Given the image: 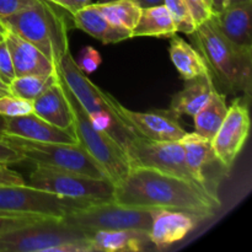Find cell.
<instances>
[{"label":"cell","mask_w":252,"mask_h":252,"mask_svg":"<svg viewBox=\"0 0 252 252\" xmlns=\"http://www.w3.org/2000/svg\"><path fill=\"white\" fill-rule=\"evenodd\" d=\"M113 199L140 208H167L187 212L202 221L220 207L216 193L207 186L149 167L132 166L115 185Z\"/></svg>","instance_id":"cell-1"},{"label":"cell","mask_w":252,"mask_h":252,"mask_svg":"<svg viewBox=\"0 0 252 252\" xmlns=\"http://www.w3.org/2000/svg\"><path fill=\"white\" fill-rule=\"evenodd\" d=\"M59 76L65 81L71 93L75 95L84 110L88 112L91 122L97 129L112 135L126 149L128 143L137 137L118 116L112 105V95L96 86L76 64L70 49L65 52L57 64Z\"/></svg>","instance_id":"cell-2"},{"label":"cell","mask_w":252,"mask_h":252,"mask_svg":"<svg viewBox=\"0 0 252 252\" xmlns=\"http://www.w3.org/2000/svg\"><path fill=\"white\" fill-rule=\"evenodd\" d=\"M192 34L199 52L219 80L233 91L250 95L252 49L231 43L219 31L212 17L198 25Z\"/></svg>","instance_id":"cell-3"},{"label":"cell","mask_w":252,"mask_h":252,"mask_svg":"<svg viewBox=\"0 0 252 252\" xmlns=\"http://www.w3.org/2000/svg\"><path fill=\"white\" fill-rule=\"evenodd\" d=\"M49 4L38 0L17 14L0 19V25L37 47L57 65L69 49L68 30L63 17Z\"/></svg>","instance_id":"cell-4"},{"label":"cell","mask_w":252,"mask_h":252,"mask_svg":"<svg viewBox=\"0 0 252 252\" xmlns=\"http://www.w3.org/2000/svg\"><path fill=\"white\" fill-rule=\"evenodd\" d=\"M58 78L73 116V132L76 137V142L105 170L108 179L116 185L125 179L130 169V162L126 150L112 135L105 130L97 129L93 125L88 112L84 110L59 74Z\"/></svg>","instance_id":"cell-5"},{"label":"cell","mask_w":252,"mask_h":252,"mask_svg":"<svg viewBox=\"0 0 252 252\" xmlns=\"http://www.w3.org/2000/svg\"><path fill=\"white\" fill-rule=\"evenodd\" d=\"M68 243H89V235L64 219L46 218L0 233V252H54Z\"/></svg>","instance_id":"cell-6"},{"label":"cell","mask_w":252,"mask_h":252,"mask_svg":"<svg viewBox=\"0 0 252 252\" xmlns=\"http://www.w3.org/2000/svg\"><path fill=\"white\" fill-rule=\"evenodd\" d=\"M5 140L19 150L24 160L34 165L56 167L100 179H108L105 170L79 143H43L5 135Z\"/></svg>","instance_id":"cell-7"},{"label":"cell","mask_w":252,"mask_h":252,"mask_svg":"<svg viewBox=\"0 0 252 252\" xmlns=\"http://www.w3.org/2000/svg\"><path fill=\"white\" fill-rule=\"evenodd\" d=\"M157 209L126 206L112 199L86 206L63 219L88 235L98 230L120 229H135L149 233L153 216Z\"/></svg>","instance_id":"cell-8"},{"label":"cell","mask_w":252,"mask_h":252,"mask_svg":"<svg viewBox=\"0 0 252 252\" xmlns=\"http://www.w3.org/2000/svg\"><path fill=\"white\" fill-rule=\"evenodd\" d=\"M27 185L89 203L112 201L115 194V184L110 179L88 176L44 165H36V169L30 174Z\"/></svg>","instance_id":"cell-9"},{"label":"cell","mask_w":252,"mask_h":252,"mask_svg":"<svg viewBox=\"0 0 252 252\" xmlns=\"http://www.w3.org/2000/svg\"><path fill=\"white\" fill-rule=\"evenodd\" d=\"M90 204L94 203L58 196L27 184L0 186V214L63 219L68 214Z\"/></svg>","instance_id":"cell-10"},{"label":"cell","mask_w":252,"mask_h":252,"mask_svg":"<svg viewBox=\"0 0 252 252\" xmlns=\"http://www.w3.org/2000/svg\"><path fill=\"white\" fill-rule=\"evenodd\" d=\"M125 150L130 167H149L197 182L187 167L184 148L180 140L155 142L137 135L128 143Z\"/></svg>","instance_id":"cell-11"},{"label":"cell","mask_w":252,"mask_h":252,"mask_svg":"<svg viewBox=\"0 0 252 252\" xmlns=\"http://www.w3.org/2000/svg\"><path fill=\"white\" fill-rule=\"evenodd\" d=\"M250 132L249 107L241 98H236L212 139V148L217 161L223 166L231 167L245 145Z\"/></svg>","instance_id":"cell-12"},{"label":"cell","mask_w":252,"mask_h":252,"mask_svg":"<svg viewBox=\"0 0 252 252\" xmlns=\"http://www.w3.org/2000/svg\"><path fill=\"white\" fill-rule=\"evenodd\" d=\"M112 105L121 120L139 137L155 142H179L186 134L179 122L169 110L138 112L121 105L112 96Z\"/></svg>","instance_id":"cell-13"},{"label":"cell","mask_w":252,"mask_h":252,"mask_svg":"<svg viewBox=\"0 0 252 252\" xmlns=\"http://www.w3.org/2000/svg\"><path fill=\"white\" fill-rule=\"evenodd\" d=\"M201 221V219L187 212L158 208L150 225V243L158 250H165L186 238Z\"/></svg>","instance_id":"cell-14"},{"label":"cell","mask_w":252,"mask_h":252,"mask_svg":"<svg viewBox=\"0 0 252 252\" xmlns=\"http://www.w3.org/2000/svg\"><path fill=\"white\" fill-rule=\"evenodd\" d=\"M2 38L9 48L16 76L49 75L56 73V64L26 39L7 30L2 31Z\"/></svg>","instance_id":"cell-15"},{"label":"cell","mask_w":252,"mask_h":252,"mask_svg":"<svg viewBox=\"0 0 252 252\" xmlns=\"http://www.w3.org/2000/svg\"><path fill=\"white\" fill-rule=\"evenodd\" d=\"M6 135L43 143H78L73 130L51 125L34 113L5 118Z\"/></svg>","instance_id":"cell-16"},{"label":"cell","mask_w":252,"mask_h":252,"mask_svg":"<svg viewBox=\"0 0 252 252\" xmlns=\"http://www.w3.org/2000/svg\"><path fill=\"white\" fill-rule=\"evenodd\" d=\"M252 1L226 6L213 12L212 19L226 39L241 48L252 49L251 34Z\"/></svg>","instance_id":"cell-17"},{"label":"cell","mask_w":252,"mask_h":252,"mask_svg":"<svg viewBox=\"0 0 252 252\" xmlns=\"http://www.w3.org/2000/svg\"><path fill=\"white\" fill-rule=\"evenodd\" d=\"M73 16L74 25L76 29L81 30L89 36L105 44L118 43L125 39L132 38V31L125 27L116 26L111 24L97 10L95 4H89L76 11Z\"/></svg>","instance_id":"cell-18"},{"label":"cell","mask_w":252,"mask_h":252,"mask_svg":"<svg viewBox=\"0 0 252 252\" xmlns=\"http://www.w3.org/2000/svg\"><path fill=\"white\" fill-rule=\"evenodd\" d=\"M89 243L94 252H139L152 244L148 231L135 229L95 231Z\"/></svg>","instance_id":"cell-19"},{"label":"cell","mask_w":252,"mask_h":252,"mask_svg":"<svg viewBox=\"0 0 252 252\" xmlns=\"http://www.w3.org/2000/svg\"><path fill=\"white\" fill-rule=\"evenodd\" d=\"M181 91L174 95L169 111L180 120L181 116L193 117L208 101L212 91L216 88L211 71L197 78L189 79Z\"/></svg>","instance_id":"cell-20"},{"label":"cell","mask_w":252,"mask_h":252,"mask_svg":"<svg viewBox=\"0 0 252 252\" xmlns=\"http://www.w3.org/2000/svg\"><path fill=\"white\" fill-rule=\"evenodd\" d=\"M32 105L33 113L42 120L63 129L73 130V116L59 78L57 83L34 98Z\"/></svg>","instance_id":"cell-21"},{"label":"cell","mask_w":252,"mask_h":252,"mask_svg":"<svg viewBox=\"0 0 252 252\" xmlns=\"http://www.w3.org/2000/svg\"><path fill=\"white\" fill-rule=\"evenodd\" d=\"M185 152V159L192 176L198 184L207 186V180L204 176V167L217 161L216 154L212 148V142L202 137L198 133H186L181 140Z\"/></svg>","instance_id":"cell-22"},{"label":"cell","mask_w":252,"mask_h":252,"mask_svg":"<svg viewBox=\"0 0 252 252\" xmlns=\"http://www.w3.org/2000/svg\"><path fill=\"white\" fill-rule=\"evenodd\" d=\"M169 54L172 64L184 80H189L211 71L201 52L176 34L171 37Z\"/></svg>","instance_id":"cell-23"},{"label":"cell","mask_w":252,"mask_h":252,"mask_svg":"<svg viewBox=\"0 0 252 252\" xmlns=\"http://www.w3.org/2000/svg\"><path fill=\"white\" fill-rule=\"evenodd\" d=\"M177 33L176 26L165 5L145 7L132 30V37H167Z\"/></svg>","instance_id":"cell-24"},{"label":"cell","mask_w":252,"mask_h":252,"mask_svg":"<svg viewBox=\"0 0 252 252\" xmlns=\"http://www.w3.org/2000/svg\"><path fill=\"white\" fill-rule=\"evenodd\" d=\"M228 113L225 96L218 93L216 88L212 91L206 105L193 116L194 132L212 142L219 127Z\"/></svg>","instance_id":"cell-25"},{"label":"cell","mask_w":252,"mask_h":252,"mask_svg":"<svg viewBox=\"0 0 252 252\" xmlns=\"http://www.w3.org/2000/svg\"><path fill=\"white\" fill-rule=\"evenodd\" d=\"M98 11L116 26L132 31L139 20L142 9L134 0H112L95 4Z\"/></svg>","instance_id":"cell-26"},{"label":"cell","mask_w":252,"mask_h":252,"mask_svg":"<svg viewBox=\"0 0 252 252\" xmlns=\"http://www.w3.org/2000/svg\"><path fill=\"white\" fill-rule=\"evenodd\" d=\"M58 80V73L49 75H21L15 76L14 80L9 84V91L11 95L25 100L33 101L43 91Z\"/></svg>","instance_id":"cell-27"},{"label":"cell","mask_w":252,"mask_h":252,"mask_svg":"<svg viewBox=\"0 0 252 252\" xmlns=\"http://www.w3.org/2000/svg\"><path fill=\"white\" fill-rule=\"evenodd\" d=\"M164 5L169 10L177 32L192 34L196 30V22L185 0H165Z\"/></svg>","instance_id":"cell-28"},{"label":"cell","mask_w":252,"mask_h":252,"mask_svg":"<svg viewBox=\"0 0 252 252\" xmlns=\"http://www.w3.org/2000/svg\"><path fill=\"white\" fill-rule=\"evenodd\" d=\"M33 113L32 101L6 94L0 96V115L5 118L19 117Z\"/></svg>","instance_id":"cell-29"},{"label":"cell","mask_w":252,"mask_h":252,"mask_svg":"<svg viewBox=\"0 0 252 252\" xmlns=\"http://www.w3.org/2000/svg\"><path fill=\"white\" fill-rule=\"evenodd\" d=\"M75 62L79 68H80V70H83L85 74H91L97 70L101 62H102V58H101V54L97 49L88 46L81 49L80 53H79L78 61Z\"/></svg>","instance_id":"cell-30"},{"label":"cell","mask_w":252,"mask_h":252,"mask_svg":"<svg viewBox=\"0 0 252 252\" xmlns=\"http://www.w3.org/2000/svg\"><path fill=\"white\" fill-rule=\"evenodd\" d=\"M48 217L41 216H20V214H0V233L9 231L11 229L20 228L34 221L42 220ZM58 219V218H57Z\"/></svg>","instance_id":"cell-31"},{"label":"cell","mask_w":252,"mask_h":252,"mask_svg":"<svg viewBox=\"0 0 252 252\" xmlns=\"http://www.w3.org/2000/svg\"><path fill=\"white\" fill-rule=\"evenodd\" d=\"M15 76L16 75H15L14 65H12L11 56L1 36L0 38V79L9 85L14 80Z\"/></svg>","instance_id":"cell-32"},{"label":"cell","mask_w":252,"mask_h":252,"mask_svg":"<svg viewBox=\"0 0 252 252\" xmlns=\"http://www.w3.org/2000/svg\"><path fill=\"white\" fill-rule=\"evenodd\" d=\"M191 11L196 26L203 24L208 19H211L213 15V10L209 6L206 0H185Z\"/></svg>","instance_id":"cell-33"},{"label":"cell","mask_w":252,"mask_h":252,"mask_svg":"<svg viewBox=\"0 0 252 252\" xmlns=\"http://www.w3.org/2000/svg\"><path fill=\"white\" fill-rule=\"evenodd\" d=\"M37 1L38 0H0V19L17 14Z\"/></svg>","instance_id":"cell-34"},{"label":"cell","mask_w":252,"mask_h":252,"mask_svg":"<svg viewBox=\"0 0 252 252\" xmlns=\"http://www.w3.org/2000/svg\"><path fill=\"white\" fill-rule=\"evenodd\" d=\"M24 161L19 150L15 149L7 140L0 139V164L12 165Z\"/></svg>","instance_id":"cell-35"},{"label":"cell","mask_w":252,"mask_h":252,"mask_svg":"<svg viewBox=\"0 0 252 252\" xmlns=\"http://www.w3.org/2000/svg\"><path fill=\"white\" fill-rule=\"evenodd\" d=\"M26 181L24 177L15 170L10 169L7 165L0 164V186H10V185H24Z\"/></svg>","instance_id":"cell-36"},{"label":"cell","mask_w":252,"mask_h":252,"mask_svg":"<svg viewBox=\"0 0 252 252\" xmlns=\"http://www.w3.org/2000/svg\"><path fill=\"white\" fill-rule=\"evenodd\" d=\"M89 4H90V0H61L58 6L63 7V9H65L66 11L73 15L76 11L83 9V7L88 6Z\"/></svg>","instance_id":"cell-37"},{"label":"cell","mask_w":252,"mask_h":252,"mask_svg":"<svg viewBox=\"0 0 252 252\" xmlns=\"http://www.w3.org/2000/svg\"><path fill=\"white\" fill-rule=\"evenodd\" d=\"M140 9H145V7H153L159 6V5H164L165 0H134Z\"/></svg>","instance_id":"cell-38"},{"label":"cell","mask_w":252,"mask_h":252,"mask_svg":"<svg viewBox=\"0 0 252 252\" xmlns=\"http://www.w3.org/2000/svg\"><path fill=\"white\" fill-rule=\"evenodd\" d=\"M211 5L213 12H218L228 6V0H211Z\"/></svg>","instance_id":"cell-39"},{"label":"cell","mask_w":252,"mask_h":252,"mask_svg":"<svg viewBox=\"0 0 252 252\" xmlns=\"http://www.w3.org/2000/svg\"><path fill=\"white\" fill-rule=\"evenodd\" d=\"M6 133H5V117L0 115V139H4Z\"/></svg>","instance_id":"cell-40"},{"label":"cell","mask_w":252,"mask_h":252,"mask_svg":"<svg viewBox=\"0 0 252 252\" xmlns=\"http://www.w3.org/2000/svg\"><path fill=\"white\" fill-rule=\"evenodd\" d=\"M6 94H10L9 85L0 79V95H6Z\"/></svg>","instance_id":"cell-41"},{"label":"cell","mask_w":252,"mask_h":252,"mask_svg":"<svg viewBox=\"0 0 252 252\" xmlns=\"http://www.w3.org/2000/svg\"><path fill=\"white\" fill-rule=\"evenodd\" d=\"M252 1V0H228V6L230 5H236V4H243V2Z\"/></svg>","instance_id":"cell-42"},{"label":"cell","mask_w":252,"mask_h":252,"mask_svg":"<svg viewBox=\"0 0 252 252\" xmlns=\"http://www.w3.org/2000/svg\"><path fill=\"white\" fill-rule=\"evenodd\" d=\"M46 1L51 2V4H54V5H58V4H59V1H61V0H46Z\"/></svg>","instance_id":"cell-43"},{"label":"cell","mask_w":252,"mask_h":252,"mask_svg":"<svg viewBox=\"0 0 252 252\" xmlns=\"http://www.w3.org/2000/svg\"><path fill=\"white\" fill-rule=\"evenodd\" d=\"M206 1H207V2H208V5H209V6H211V7H212V5H211V0H206Z\"/></svg>","instance_id":"cell-44"},{"label":"cell","mask_w":252,"mask_h":252,"mask_svg":"<svg viewBox=\"0 0 252 252\" xmlns=\"http://www.w3.org/2000/svg\"><path fill=\"white\" fill-rule=\"evenodd\" d=\"M2 31H4V30H2ZM2 31L0 32V38H1V36H2Z\"/></svg>","instance_id":"cell-45"},{"label":"cell","mask_w":252,"mask_h":252,"mask_svg":"<svg viewBox=\"0 0 252 252\" xmlns=\"http://www.w3.org/2000/svg\"><path fill=\"white\" fill-rule=\"evenodd\" d=\"M2 30H4V29H2V27H1V25H0V32H1Z\"/></svg>","instance_id":"cell-46"},{"label":"cell","mask_w":252,"mask_h":252,"mask_svg":"<svg viewBox=\"0 0 252 252\" xmlns=\"http://www.w3.org/2000/svg\"><path fill=\"white\" fill-rule=\"evenodd\" d=\"M0 96H1V95H0Z\"/></svg>","instance_id":"cell-47"}]
</instances>
